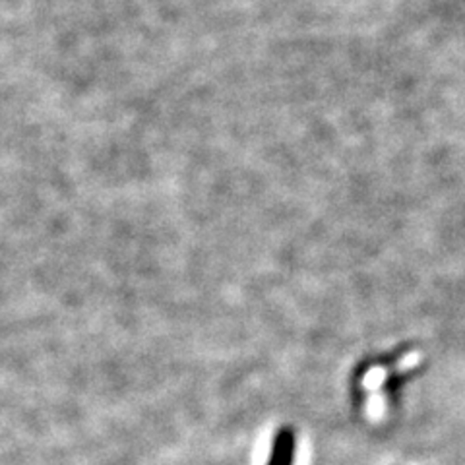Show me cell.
<instances>
[{
	"label": "cell",
	"instance_id": "6da1fadb",
	"mask_svg": "<svg viewBox=\"0 0 465 465\" xmlns=\"http://www.w3.org/2000/svg\"><path fill=\"white\" fill-rule=\"evenodd\" d=\"M293 460H295V434L289 429H282L273 439L268 465H293Z\"/></svg>",
	"mask_w": 465,
	"mask_h": 465
}]
</instances>
